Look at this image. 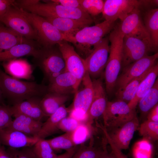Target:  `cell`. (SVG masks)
Instances as JSON below:
<instances>
[{"label": "cell", "instance_id": "cell-7", "mask_svg": "<svg viewBox=\"0 0 158 158\" xmlns=\"http://www.w3.org/2000/svg\"><path fill=\"white\" fill-rule=\"evenodd\" d=\"M135 109L127 103L117 100L108 101L102 116L104 127L107 131L119 127L136 116Z\"/></svg>", "mask_w": 158, "mask_h": 158}, {"label": "cell", "instance_id": "cell-27", "mask_svg": "<svg viewBox=\"0 0 158 158\" xmlns=\"http://www.w3.org/2000/svg\"><path fill=\"white\" fill-rule=\"evenodd\" d=\"M64 35L75 32L89 25L85 22L62 18H44Z\"/></svg>", "mask_w": 158, "mask_h": 158}, {"label": "cell", "instance_id": "cell-16", "mask_svg": "<svg viewBox=\"0 0 158 158\" xmlns=\"http://www.w3.org/2000/svg\"><path fill=\"white\" fill-rule=\"evenodd\" d=\"M92 81L93 89V99L87 113L86 122L91 125L94 120L102 116L108 101L101 79H94Z\"/></svg>", "mask_w": 158, "mask_h": 158}, {"label": "cell", "instance_id": "cell-20", "mask_svg": "<svg viewBox=\"0 0 158 158\" xmlns=\"http://www.w3.org/2000/svg\"><path fill=\"white\" fill-rule=\"evenodd\" d=\"M47 86V92L70 95L75 93L79 85L75 77L66 71L63 72Z\"/></svg>", "mask_w": 158, "mask_h": 158}, {"label": "cell", "instance_id": "cell-30", "mask_svg": "<svg viewBox=\"0 0 158 158\" xmlns=\"http://www.w3.org/2000/svg\"><path fill=\"white\" fill-rule=\"evenodd\" d=\"M158 102V80L157 79L152 87L139 100V108L142 115H146Z\"/></svg>", "mask_w": 158, "mask_h": 158}, {"label": "cell", "instance_id": "cell-32", "mask_svg": "<svg viewBox=\"0 0 158 158\" xmlns=\"http://www.w3.org/2000/svg\"><path fill=\"white\" fill-rule=\"evenodd\" d=\"M72 133H65L60 136L47 140L53 150H69L75 148L73 139Z\"/></svg>", "mask_w": 158, "mask_h": 158}, {"label": "cell", "instance_id": "cell-26", "mask_svg": "<svg viewBox=\"0 0 158 158\" xmlns=\"http://www.w3.org/2000/svg\"><path fill=\"white\" fill-rule=\"evenodd\" d=\"M158 75V63L152 67L138 87L135 95L128 104L131 109H135L139 100L152 87Z\"/></svg>", "mask_w": 158, "mask_h": 158}, {"label": "cell", "instance_id": "cell-40", "mask_svg": "<svg viewBox=\"0 0 158 158\" xmlns=\"http://www.w3.org/2000/svg\"><path fill=\"white\" fill-rule=\"evenodd\" d=\"M7 150L12 158H36L31 147H23L20 150L10 148Z\"/></svg>", "mask_w": 158, "mask_h": 158}, {"label": "cell", "instance_id": "cell-17", "mask_svg": "<svg viewBox=\"0 0 158 158\" xmlns=\"http://www.w3.org/2000/svg\"><path fill=\"white\" fill-rule=\"evenodd\" d=\"M139 126L136 115L120 127L110 130V133L107 132L110 139L116 146L121 150H126L128 148Z\"/></svg>", "mask_w": 158, "mask_h": 158}, {"label": "cell", "instance_id": "cell-47", "mask_svg": "<svg viewBox=\"0 0 158 158\" xmlns=\"http://www.w3.org/2000/svg\"><path fill=\"white\" fill-rule=\"evenodd\" d=\"M0 158H12L8 151L4 146L0 144Z\"/></svg>", "mask_w": 158, "mask_h": 158}, {"label": "cell", "instance_id": "cell-5", "mask_svg": "<svg viewBox=\"0 0 158 158\" xmlns=\"http://www.w3.org/2000/svg\"><path fill=\"white\" fill-rule=\"evenodd\" d=\"M20 8L35 30L41 46H54L64 40L63 34L44 18Z\"/></svg>", "mask_w": 158, "mask_h": 158}, {"label": "cell", "instance_id": "cell-19", "mask_svg": "<svg viewBox=\"0 0 158 158\" xmlns=\"http://www.w3.org/2000/svg\"><path fill=\"white\" fill-rule=\"evenodd\" d=\"M41 47L37 42L27 40L0 52V62L25 56H32L34 58L37 55Z\"/></svg>", "mask_w": 158, "mask_h": 158}, {"label": "cell", "instance_id": "cell-33", "mask_svg": "<svg viewBox=\"0 0 158 158\" xmlns=\"http://www.w3.org/2000/svg\"><path fill=\"white\" fill-rule=\"evenodd\" d=\"M32 147L36 158H53L56 155L47 140L39 139Z\"/></svg>", "mask_w": 158, "mask_h": 158}, {"label": "cell", "instance_id": "cell-6", "mask_svg": "<svg viewBox=\"0 0 158 158\" xmlns=\"http://www.w3.org/2000/svg\"><path fill=\"white\" fill-rule=\"evenodd\" d=\"M0 22L25 38L38 42L35 30L15 4L0 17Z\"/></svg>", "mask_w": 158, "mask_h": 158}, {"label": "cell", "instance_id": "cell-2", "mask_svg": "<svg viewBox=\"0 0 158 158\" xmlns=\"http://www.w3.org/2000/svg\"><path fill=\"white\" fill-rule=\"evenodd\" d=\"M114 22L104 20L91 26H87L73 33L64 35V40L73 43L86 58L92 51L91 49L114 28Z\"/></svg>", "mask_w": 158, "mask_h": 158}, {"label": "cell", "instance_id": "cell-45", "mask_svg": "<svg viewBox=\"0 0 158 158\" xmlns=\"http://www.w3.org/2000/svg\"><path fill=\"white\" fill-rule=\"evenodd\" d=\"M147 119L151 121L158 122V105L157 104L148 113Z\"/></svg>", "mask_w": 158, "mask_h": 158}, {"label": "cell", "instance_id": "cell-22", "mask_svg": "<svg viewBox=\"0 0 158 158\" xmlns=\"http://www.w3.org/2000/svg\"><path fill=\"white\" fill-rule=\"evenodd\" d=\"M13 116L14 119L6 128L20 131L28 136L37 137L43 124L42 121L22 114H16Z\"/></svg>", "mask_w": 158, "mask_h": 158}, {"label": "cell", "instance_id": "cell-10", "mask_svg": "<svg viewBox=\"0 0 158 158\" xmlns=\"http://www.w3.org/2000/svg\"><path fill=\"white\" fill-rule=\"evenodd\" d=\"M109 37H104L93 46L91 52L85 59L87 71L90 77H98L105 68L109 51Z\"/></svg>", "mask_w": 158, "mask_h": 158}, {"label": "cell", "instance_id": "cell-9", "mask_svg": "<svg viewBox=\"0 0 158 158\" xmlns=\"http://www.w3.org/2000/svg\"><path fill=\"white\" fill-rule=\"evenodd\" d=\"M155 49L148 41L138 38L124 36L122 46V67L123 68L147 55Z\"/></svg>", "mask_w": 158, "mask_h": 158}, {"label": "cell", "instance_id": "cell-24", "mask_svg": "<svg viewBox=\"0 0 158 158\" xmlns=\"http://www.w3.org/2000/svg\"><path fill=\"white\" fill-rule=\"evenodd\" d=\"M71 109L67 108L64 104L60 107L43 123L37 137L39 139H44L55 133L59 130L58 126L60 121L67 117Z\"/></svg>", "mask_w": 158, "mask_h": 158}, {"label": "cell", "instance_id": "cell-3", "mask_svg": "<svg viewBox=\"0 0 158 158\" xmlns=\"http://www.w3.org/2000/svg\"><path fill=\"white\" fill-rule=\"evenodd\" d=\"M35 0L32 4L20 8L44 18H62L72 19L87 23L93 22L90 16L81 8H71L61 5L51 1L44 3Z\"/></svg>", "mask_w": 158, "mask_h": 158}, {"label": "cell", "instance_id": "cell-39", "mask_svg": "<svg viewBox=\"0 0 158 158\" xmlns=\"http://www.w3.org/2000/svg\"><path fill=\"white\" fill-rule=\"evenodd\" d=\"M10 106L4 104H0V129L8 126L13 120Z\"/></svg>", "mask_w": 158, "mask_h": 158}, {"label": "cell", "instance_id": "cell-44", "mask_svg": "<svg viewBox=\"0 0 158 158\" xmlns=\"http://www.w3.org/2000/svg\"><path fill=\"white\" fill-rule=\"evenodd\" d=\"M107 144L106 138H104L103 141V147L102 152L99 158H116L112 152H108L107 148Z\"/></svg>", "mask_w": 158, "mask_h": 158}, {"label": "cell", "instance_id": "cell-46", "mask_svg": "<svg viewBox=\"0 0 158 158\" xmlns=\"http://www.w3.org/2000/svg\"><path fill=\"white\" fill-rule=\"evenodd\" d=\"M76 151L75 148L71 150L67 151L63 154L57 155L53 158H72Z\"/></svg>", "mask_w": 158, "mask_h": 158}, {"label": "cell", "instance_id": "cell-13", "mask_svg": "<svg viewBox=\"0 0 158 158\" xmlns=\"http://www.w3.org/2000/svg\"><path fill=\"white\" fill-rule=\"evenodd\" d=\"M116 27L124 36L137 37L146 40L153 45L141 19L139 7L134 8Z\"/></svg>", "mask_w": 158, "mask_h": 158}, {"label": "cell", "instance_id": "cell-38", "mask_svg": "<svg viewBox=\"0 0 158 158\" xmlns=\"http://www.w3.org/2000/svg\"><path fill=\"white\" fill-rule=\"evenodd\" d=\"M81 123L73 117L67 116L61 120L58 128L65 133H73Z\"/></svg>", "mask_w": 158, "mask_h": 158}, {"label": "cell", "instance_id": "cell-1", "mask_svg": "<svg viewBox=\"0 0 158 158\" xmlns=\"http://www.w3.org/2000/svg\"><path fill=\"white\" fill-rule=\"evenodd\" d=\"M0 88L4 97L13 105L34 97L44 96L47 86L35 82H26L13 78L0 68Z\"/></svg>", "mask_w": 158, "mask_h": 158}, {"label": "cell", "instance_id": "cell-42", "mask_svg": "<svg viewBox=\"0 0 158 158\" xmlns=\"http://www.w3.org/2000/svg\"><path fill=\"white\" fill-rule=\"evenodd\" d=\"M80 0H52L51 1L63 6L71 8H81Z\"/></svg>", "mask_w": 158, "mask_h": 158}, {"label": "cell", "instance_id": "cell-14", "mask_svg": "<svg viewBox=\"0 0 158 158\" xmlns=\"http://www.w3.org/2000/svg\"><path fill=\"white\" fill-rule=\"evenodd\" d=\"M136 0H106L102 12L105 20L115 22L117 19L123 20L135 8L141 4Z\"/></svg>", "mask_w": 158, "mask_h": 158}, {"label": "cell", "instance_id": "cell-48", "mask_svg": "<svg viewBox=\"0 0 158 158\" xmlns=\"http://www.w3.org/2000/svg\"><path fill=\"white\" fill-rule=\"evenodd\" d=\"M4 104V97L0 88V104Z\"/></svg>", "mask_w": 158, "mask_h": 158}, {"label": "cell", "instance_id": "cell-23", "mask_svg": "<svg viewBox=\"0 0 158 158\" xmlns=\"http://www.w3.org/2000/svg\"><path fill=\"white\" fill-rule=\"evenodd\" d=\"M2 66L6 74L17 79H30L32 76V65L26 59H12L3 62Z\"/></svg>", "mask_w": 158, "mask_h": 158}, {"label": "cell", "instance_id": "cell-18", "mask_svg": "<svg viewBox=\"0 0 158 158\" xmlns=\"http://www.w3.org/2000/svg\"><path fill=\"white\" fill-rule=\"evenodd\" d=\"M39 139L7 128L0 129V144L12 148L32 147Z\"/></svg>", "mask_w": 158, "mask_h": 158}, {"label": "cell", "instance_id": "cell-8", "mask_svg": "<svg viewBox=\"0 0 158 158\" xmlns=\"http://www.w3.org/2000/svg\"><path fill=\"white\" fill-rule=\"evenodd\" d=\"M41 46L34 61L47 78L52 73L66 71L64 59L58 46Z\"/></svg>", "mask_w": 158, "mask_h": 158}, {"label": "cell", "instance_id": "cell-37", "mask_svg": "<svg viewBox=\"0 0 158 158\" xmlns=\"http://www.w3.org/2000/svg\"><path fill=\"white\" fill-rule=\"evenodd\" d=\"M91 126L82 123L72 133L73 139L76 145L84 142L88 137Z\"/></svg>", "mask_w": 158, "mask_h": 158}, {"label": "cell", "instance_id": "cell-28", "mask_svg": "<svg viewBox=\"0 0 158 158\" xmlns=\"http://www.w3.org/2000/svg\"><path fill=\"white\" fill-rule=\"evenodd\" d=\"M150 69L131 81L124 87L117 89L115 93L117 100L123 101L128 104L133 100L135 95L139 84L147 75Z\"/></svg>", "mask_w": 158, "mask_h": 158}, {"label": "cell", "instance_id": "cell-35", "mask_svg": "<svg viewBox=\"0 0 158 158\" xmlns=\"http://www.w3.org/2000/svg\"><path fill=\"white\" fill-rule=\"evenodd\" d=\"M104 1L102 0H80V8L90 16H95L102 13Z\"/></svg>", "mask_w": 158, "mask_h": 158}, {"label": "cell", "instance_id": "cell-34", "mask_svg": "<svg viewBox=\"0 0 158 158\" xmlns=\"http://www.w3.org/2000/svg\"><path fill=\"white\" fill-rule=\"evenodd\" d=\"M139 132L144 138L153 141L158 138V122L147 120L140 125Z\"/></svg>", "mask_w": 158, "mask_h": 158}, {"label": "cell", "instance_id": "cell-25", "mask_svg": "<svg viewBox=\"0 0 158 158\" xmlns=\"http://www.w3.org/2000/svg\"><path fill=\"white\" fill-rule=\"evenodd\" d=\"M69 98V95L47 92L41 99L40 107L45 116L49 117L64 105Z\"/></svg>", "mask_w": 158, "mask_h": 158}, {"label": "cell", "instance_id": "cell-11", "mask_svg": "<svg viewBox=\"0 0 158 158\" xmlns=\"http://www.w3.org/2000/svg\"><path fill=\"white\" fill-rule=\"evenodd\" d=\"M158 58L157 52L152 55H147L123 68L118 77L115 87L118 89L125 86L155 64Z\"/></svg>", "mask_w": 158, "mask_h": 158}, {"label": "cell", "instance_id": "cell-29", "mask_svg": "<svg viewBox=\"0 0 158 158\" xmlns=\"http://www.w3.org/2000/svg\"><path fill=\"white\" fill-rule=\"evenodd\" d=\"M27 40L0 22V52Z\"/></svg>", "mask_w": 158, "mask_h": 158}, {"label": "cell", "instance_id": "cell-41", "mask_svg": "<svg viewBox=\"0 0 158 158\" xmlns=\"http://www.w3.org/2000/svg\"><path fill=\"white\" fill-rule=\"evenodd\" d=\"M104 134L107 143L110 146L111 151L116 158H128L126 156L121 152V150L118 149L113 143L110 138L107 132L105 131L104 132Z\"/></svg>", "mask_w": 158, "mask_h": 158}, {"label": "cell", "instance_id": "cell-31", "mask_svg": "<svg viewBox=\"0 0 158 158\" xmlns=\"http://www.w3.org/2000/svg\"><path fill=\"white\" fill-rule=\"evenodd\" d=\"M144 25L155 48L158 46V9H152L146 13Z\"/></svg>", "mask_w": 158, "mask_h": 158}, {"label": "cell", "instance_id": "cell-12", "mask_svg": "<svg viewBox=\"0 0 158 158\" xmlns=\"http://www.w3.org/2000/svg\"><path fill=\"white\" fill-rule=\"evenodd\" d=\"M57 45L65 62L66 71L75 77L80 85L87 71L85 59L68 42L63 40Z\"/></svg>", "mask_w": 158, "mask_h": 158}, {"label": "cell", "instance_id": "cell-15", "mask_svg": "<svg viewBox=\"0 0 158 158\" xmlns=\"http://www.w3.org/2000/svg\"><path fill=\"white\" fill-rule=\"evenodd\" d=\"M81 83V87L78 88L75 93L72 107L71 109L87 116L93 97L92 81L87 71Z\"/></svg>", "mask_w": 158, "mask_h": 158}, {"label": "cell", "instance_id": "cell-21", "mask_svg": "<svg viewBox=\"0 0 158 158\" xmlns=\"http://www.w3.org/2000/svg\"><path fill=\"white\" fill-rule=\"evenodd\" d=\"M40 97H32L10 106L13 116L16 114H22L41 121L42 119L46 116L40 107L41 98Z\"/></svg>", "mask_w": 158, "mask_h": 158}, {"label": "cell", "instance_id": "cell-36", "mask_svg": "<svg viewBox=\"0 0 158 158\" xmlns=\"http://www.w3.org/2000/svg\"><path fill=\"white\" fill-rule=\"evenodd\" d=\"M102 150L93 146L92 144L88 146L82 145L72 158H99Z\"/></svg>", "mask_w": 158, "mask_h": 158}, {"label": "cell", "instance_id": "cell-43", "mask_svg": "<svg viewBox=\"0 0 158 158\" xmlns=\"http://www.w3.org/2000/svg\"><path fill=\"white\" fill-rule=\"evenodd\" d=\"M16 0H0V17L12 6L15 5Z\"/></svg>", "mask_w": 158, "mask_h": 158}, {"label": "cell", "instance_id": "cell-4", "mask_svg": "<svg viewBox=\"0 0 158 158\" xmlns=\"http://www.w3.org/2000/svg\"><path fill=\"white\" fill-rule=\"evenodd\" d=\"M113 29L109 37L111 43L109 55L104 73L106 91L109 95L114 90L122 68V46L124 37L116 27Z\"/></svg>", "mask_w": 158, "mask_h": 158}]
</instances>
